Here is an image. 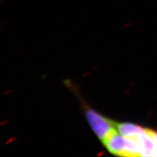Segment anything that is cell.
<instances>
[{"mask_svg": "<svg viewBox=\"0 0 157 157\" xmlns=\"http://www.w3.org/2000/svg\"><path fill=\"white\" fill-rule=\"evenodd\" d=\"M116 128L122 136L135 139L145 129L139 125L129 122H116Z\"/></svg>", "mask_w": 157, "mask_h": 157, "instance_id": "277c9868", "label": "cell"}, {"mask_svg": "<svg viewBox=\"0 0 157 157\" xmlns=\"http://www.w3.org/2000/svg\"><path fill=\"white\" fill-rule=\"evenodd\" d=\"M151 134H152V136H153V139H154L155 143V146H156V151H155L154 156L156 157L157 156V132H155L153 130H151Z\"/></svg>", "mask_w": 157, "mask_h": 157, "instance_id": "5b68a950", "label": "cell"}, {"mask_svg": "<svg viewBox=\"0 0 157 157\" xmlns=\"http://www.w3.org/2000/svg\"><path fill=\"white\" fill-rule=\"evenodd\" d=\"M141 147L140 156H154L156 146L151 130L145 128V130L136 137Z\"/></svg>", "mask_w": 157, "mask_h": 157, "instance_id": "3957f363", "label": "cell"}, {"mask_svg": "<svg viewBox=\"0 0 157 157\" xmlns=\"http://www.w3.org/2000/svg\"><path fill=\"white\" fill-rule=\"evenodd\" d=\"M85 116L93 131L102 143L117 130L115 121L107 119L94 109L88 108L85 111Z\"/></svg>", "mask_w": 157, "mask_h": 157, "instance_id": "6da1fadb", "label": "cell"}, {"mask_svg": "<svg viewBox=\"0 0 157 157\" xmlns=\"http://www.w3.org/2000/svg\"><path fill=\"white\" fill-rule=\"evenodd\" d=\"M103 144L113 155L124 156L126 138L120 134L117 130L113 132Z\"/></svg>", "mask_w": 157, "mask_h": 157, "instance_id": "7a4b0ae2", "label": "cell"}]
</instances>
